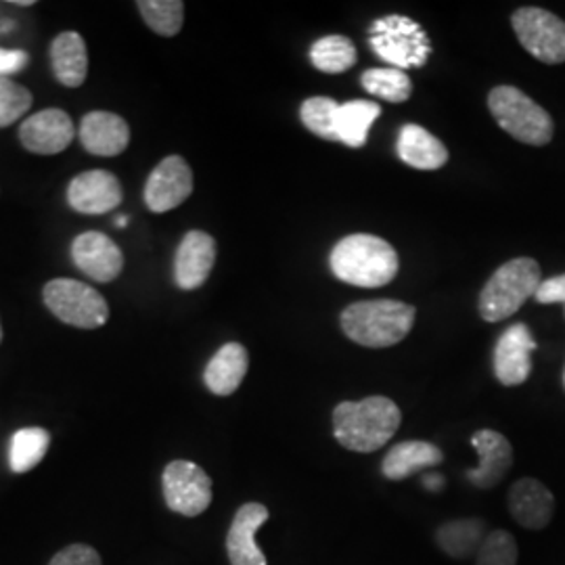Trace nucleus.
Here are the masks:
<instances>
[{
	"mask_svg": "<svg viewBox=\"0 0 565 565\" xmlns=\"http://www.w3.org/2000/svg\"><path fill=\"white\" fill-rule=\"evenodd\" d=\"M486 536V524L478 518L452 520L436 530V543L452 559H469L478 555Z\"/></svg>",
	"mask_w": 565,
	"mask_h": 565,
	"instance_id": "obj_24",
	"label": "nucleus"
},
{
	"mask_svg": "<svg viewBox=\"0 0 565 565\" xmlns=\"http://www.w3.org/2000/svg\"><path fill=\"white\" fill-rule=\"evenodd\" d=\"M28 63L25 51H4L0 49V78H9L11 74H18Z\"/></svg>",
	"mask_w": 565,
	"mask_h": 565,
	"instance_id": "obj_35",
	"label": "nucleus"
},
{
	"mask_svg": "<svg viewBox=\"0 0 565 565\" xmlns=\"http://www.w3.org/2000/svg\"><path fill=\"white\" fill-rule=\"evenodd\" d=\"M471 446L476 448L480 463L467 471L469 482L482 490L501 484L513 465V448L503 434L494 429H478L471 436Z\"/></svg>",
	"mask_w": 565,
	"mask_h": 565,
	"instance_id": "obj_16",
	"label": "nucleus"
},
{
	"mask_svg": "<svg viewBox=\"0 0 565 565\" xmlns=\"http://www.w3.org/2000/svg\"><path fill=\"white\" fill-rule=\"evenodd\" d=\"M193 193V170L181 156H168L153 168L145 184V203L151 212L177 210Z\"/></svg>",
	"mask_w": 565,
	"mask_h": 565,
	"instance_id": "obj_10",
	"label": "nucleus"
},
{
	"mask_svg": "<svg viewBox=\"0 0 565 565\" xmlns=\"http://www.w3.org/2000/svg\"><path fill=\"white\" fill-rule=\"evenodd\" d=\"M403 424L398 404L385 396L359 403L345 401L333 411V436L352 452H375L387 445Z\"/></svg>",
	"mask_w": 565,
	"mask_h": 565,
	"instance_id": "obj_1",
	"label": "nucleus"
},
{
	"mask_svg": "<svg viewBox=\"0 0 565 565\" xmlns=\"http://www.w3.org/2000/svg\"><path fill=\"white\" fill-rule=\"evenodd\" d=\"M364 90L373 97L387 103H404L413 95V82L403 70L394 67H375L366 70L361 76Z\"/></svg>",
	"mask_w": 565,
	"mask_h": 565,
	"instance_id": "obj_28",
	"label": "nucleus"
},
{
	"mask_svg": "<svg viewBox=\"0 0 565 565\" xmlns=\"http://www.w3.org/2000/svg\"><path fill=\"white\" fill-rule=\"evenodd\" d=\"M142 20L160 36H177L184 21V2L181 0H139Z\"/></svg>",
	"mask_w": 565,
	"mask_h": 565,
	"instance_id": "obj_30",
	"label": "nucleus"
},
{
	"mask_svg": "<svg viewBox=\"0 0 565 565\" xmlns=\"http://www.w3.org/2000/svg\"><path fill=\"white\" fill-rule=\"evenodd\" d=\"M520 44L546 65L565 63V21L541 7H522L511 15Z\"/></svg>",
	"mask_w": 565,
	"mask_h": 565,
	"instance_id": "obj_8",
	"label": "nucleus"
},
{
	"mask_svg": "<svg viewBox=\"0 0 565 565\" xmlns=\"http://www.w3.org/2000/svg\"><path fill=\"white\" fill-rule=\"evenodd\" d=\"M417 310L398 300L350 303L342 312L343 333L364 348H390L403 342L415 324Z\"/></svg>",
	"mask_w": 565,
	"mask_h": 565,
	"instance_id": "obj_3",
	"label": "nucleus"
},
{
	"mask_svg": "<svg viewBox=\"0 0 565 565\" xmlns=\"http://www.w3.org/2000/svg\"><path fill=\"white\" fill-rule=\"evenodd\" d=\"M82 147L99 158H116L128 149L130 128L128 121L111 111L86 114L78 128Z\"/></svg>",
	"mask_w": 565,
	"mask_h": 565,
	"instance_id": "obj_18",
	"label": "nucleus"
},
{
	"mask_svg": "<svg viewBox=\"0 0 565 565\" xmlns=\"http://www.w3.org/2000/svg\"><path fill=\"white\" fill-rule=\"evenodd\" d=\"M166 505L184 518H198L212 503V480L193 461H172L163 469Z\"/></svg>",
	"mask_w": 565,
	"mask_h": 565,
	"instance_id": "obj_9",
	"label": "nucleus"
},
{
	"mask_svg": "<svg viewBox=\"0 0 565 565\" xmlns=\"http://www.w3.org/2000/svg\"><path fill=\"white\" fill-rule=\"evenodd\" d=\"M543 282L541 266L534 258H513L497 268L480 294L478 310L486 323H501L513 317Z\"/></svg>",
	"mask_w": 565,
	"mask_h": 565,
	"instance_id": "obj_4",
	"label": "nucleus"
},
{
	"mask_svg": "<svg viewBox=\"0 0 565 565\" xmlns=\"http://www.w3.org/2000/svg\"><path fill=\"white\" fill-rule=\"evenodd\" d=\"M564 382H565V375H564Z\"/></svg>",
	"mask_w": 565,
	"mask_h": 565,
	"instance_id": "obj_40",
	"label": "nucleus"
},
{
	"mask_svg": "<svg viewBox=\"0 0 565 565\" xmlns=\"http://www.w3.org/2000/svg\"><path fill=\"white\" fill-rule=\"evenodd\" d=\"M534 298L539 303H564L565 306V273L541 282Z\"/></svg>",
	"mask_w": 565,
	"mask_h": 565,
	"instance_id": "obj_34",
	"label": "nucleus"
},
{
	"mask_svg": "<svg viewBox=\"0 0 565 565\" xmlns=\"http://www.w3.org/2000/svg\"><path fill=\"white\" fill-rule=\"evenodd\" d=\"M518 543L507 530L488 532L476 555V565H518Z\"/></svg>",
	"mask_w": 565,
	"mask_h": 565,
	"instance_id": "obj_32",
	"label": "nucleus"
},
{
	"mask_svg": "<svg viewBox=\"0 0 565 565\" xmlns=\"http://www.w3.org/2000/svg\"><path fill=\"white\" fill-rule=\"evenodd\" d=\"M270 513L260 503H245L233 518L226 536V553L231 565H266L260 546L256 545V532L268 522Z\"/></svg>",
	"mask_w": 565,
	"mask_h": 565,
	"instance_id": "obj_17",
	"label": "nucleus"
},
{
	"mask_svg": "<svg viewBox=\"0 0 565 565\" xmlns=\"http://www.w3.org/2000/svg\"><path fill=\"white\" fill-rule=\"evenodd\" d=\"M42 298L61 323L78 329H99L109 319V303L102 294L76 279H53L44 285Z\"/></svg>",
	"mask_w": 565,
	"mask_h": 565,
	"instance_id": "obj_7",
	"label": "nucleus"
},
{
	"mask_svg": "<svg viewBox=\"0 0 565 565\" xmlns=\"http://www.w3.org/2000/svg\"><path fill=\"white\" fill-rule=\"evenodd\" d=\"M424 486L427 490H431V492H438L445 486V478L438 476V473H425Z\"/></svg>",
	"mask_w": 565,
	"mask_h": 565,
	"instance_id": "obj_36",
	"label": "nucleus"
},
{
	"mask_svg": "<svg viewBox=\"0 0 565 565\" xmlns=\"http://www.w3.org/2000/svg\"><path fill=\"white\" fill-rule=\"evenodd\" d=\"M49 565H102V557L93 546L70 545L60 551Z\"/></svg>",
	"mask_w": 565,
	"mask_h": 565,
	"instance_id": "obj_33",
	"label": "nucleus"
},
{
	"mask_svg": "<svg viewBox=\"0 0 565 565\" xmlns=\"http://www.w3.org/2000/svg\"><path fill=\"white\" fill-rule=\"evenodd\" d=\"M380 116H382V107L377 103L364 102V99L343 103L338 111L340 142H343L345 147H352V149L364 147L369 130Z\"/></svg>",
	"mask_w": 565,
	"mask_h": 565,
	"instance_id": "obj_25",
	"label": "nucleus"
},
{
	"mask_svg": "<svg viewBox=\"0 0 565 565\" xmlns=\"http://www.w3.org/2000/svg\"><path fill=\"white\" fill-rule=\"evenodd\" d=\"M507 503L511 518L525 530H543L555 513L553 492L534 478H524L511 486Z\"/></svg>",
	"mask_w": 565,
	"mask_h": 565,
	"instance_id": "obj_19",
	"label": "nucleus"
},
{
	"mask_svg": "<svg viewBox=\"0 0 565 565\" xmlns=\"http://www.w3.org/2000/svg\"><path fill=\"white\" fill-rule=\"evenodd\" d=\"M369 46L394 70L424 67L434 46L424 28L404 15H385L369 25Z\"/></svg>",
	"mask_w": 565,
	"mask_h": 565,
	"instance_id": "obj_6",
	"label": "nucleus"
},
{
	"mask_svg": "<svg viewBox=\"0 0 565 565\" xmlns=\"http://www.w3.org/2000/svg\"><path fill=\"white\" fill-rule=\"evenodd\" d=\"M338 111L340 105L331 97H310L300 107L302 124L319 139L340 142L338 137Z\"/></svg>",
	"mask_w": 565,
	"mask_h": 565,
	"instance_id": "obj_29",
	"label": "nucleus"
},
{
	"mask_svg": "<svg viewBox=\"0 0 565 565\" xmlns=\"http://www.w3.org/2000/svg\"><path fill=\"white\" fill-rule=\"evenodd\" d=\"M539 348L530 327L511 324L494 348V375L507 387L522 385L532 373V352Z\"/></svg>",
	"mask_w": 565,
	"mask_h": 565,
	"instance_id": "obj_11",
	"label": "nucleus"
},
{
	"mask_svg": "<svg viewBox=\"0 0 565 565\" xmlns=\"http://www.w3.org/2000/svg\"><path fill=\"white\" fill-rule=\"evenodd\" d=\"M76 137V126L63 109H42L20 126V141L28 151L39 156H57Z\"/></svg>",
	"mask_w": 565,
	"mask_h": 565,
	"instance_id": "obj_12",
	"label": "nucleus"
},
{
	"mask_svg": "<svg viewBox=\"0 0 565 565\" xmlns=\"http://www.w3.org/2000/svg\"><path fill=\"white\" fill-rule=\"evenodd\" d=\"M72 260L93 281L111 282L120 277L124 254L99 231H86L72 243Z\"/></svg>",
	"mask_w": 565,
	"mask_h": 565,
	"instance_id": "obj_14",
	"label": "nucleus"
},
{
	"mask_svg": "<svg viewBox=\"0 0 565 565\" xmlns=\"http://www.w3.org/2000/svg\"><path fill=\"white\" fill-rule=\"evenodd\" d=\"M443 450L431 443L424 440H406L401 445L392 446L382 463V473L387 480L401 482L419 471L438 467L443 463Z\"/></svg>",
	"mask_w": 565,
	"mask_h": 565,
	"instance_id": "obj_22",
	"label": "nucleus"
},
{
	"mask_svg": "<svg viewBox=\"0 0 565 565\" xmlns=\"http://www.w3.org/2000/svg\"><path fill=\"white\" fill-rule=\"evenodd\" d=\"M216 242L203 231H189L174 256V281L184 289H200L216 264Z\"/></svg>",
	"mask_w": 565,
	"mask_h": 565,
	"instance_id": "obj_15",
	"label": "nucleus"
},
{
	"mask_svg": "<svg viewBox=\"0 0 565 565\" xmlns=\"http://www.w3.org/2000/svg\"><path fill=\"white\" fill-rule=\"evenodd\" d=\"M396 151L401 162L417 170H440L448 162L445 142L419 124H404L398 132Z\"/></svg>",
	"mask_w": 565,
	"mask_h": 565,
	"instance_id": "obj_21",
	"label": "nucleus"
},
{
	"mask_svg": "<svg viewBox=\"0 0 565 565\" xmlns=\"http://www.w3.org/2000/svg\"><path fill=\"white\" fill-rule=\"evenodd\" d=\"M34 97L21 86L20 82L11 78H0V128H7L20 120L32 109Z\"/></svg>",
	"mask_w": 565,
	"mask_h": 565,
	"instance_id": "obj_31",
	"label": "nucleus"
},
{
	"mask_svg": "<svg viewBox=\"0 0 565 565\" xmlns=\"http://www.w3.org/2000/svg\"><path fill=\"white\" fill-rule=\"evenodd\" d=\"M488 109L497 124L515 141L545 147L555 135V124L536 102L515 86H497L488 95Z\"/></svg>",
	"mask_w": 565,
	"mask_h": 565,
	"instance_id": "obj_5",
	"label": "nucleus"
},
{
	"mask_svg": "<svg viewBox=\"0 0 565 565\" xmlns=\"http://www.w3.org/2000/svg\"><path fill=\"white\" fill-rule=\"evenodd\" d=\"M116 224H118V226H120V228H124V226H126V224H128V218H126V216H120V218H118V221H116Z\"/></svg>",
	"mask_w": 565,
	"mask_h": 565,
	"instance_id": "obj_38",
	"label": "nucleus"
},
{
	"mask_svg": "<svg viewBox=\"0 0 565 565\" xmlns=\"http://www.w3.org/2000/svg\"><path fill=\"white\" fill-rule=\"evenodd\" d=\"M0 342H2V327H0Z\"/></svg>",
	"mask_w": 565,
	"mask_h": 565,
	"instance_id": "obj_39",
	"label": "nucleus"
},
{
	"mask_svg": "<svg viewBox=\"0 0 565 565\" xmlns=\"http://www.w3.org/2000/svg\"><path fill=\"white\" fill-rule=\"evenodd\" d=\"M15 4H18V7H32L34 2H32V0H18Z\"/></svg>",
	"mask_w": 565,
	"mask_h": 565,
	"instance_id": "obj_37",
	"label": "nucleus"
},
{
	"mask_svg": "<svg viewBox=\"0 0 565 565\" xmlns=\"http://www.w3.org/2000/svg\"><path fill=\"white\" fill-rule=\"evenodd\" d=\"M329 264L340 281L364 289H377L394 281L401 268L396 249L382 237L366 233L348 235L335 243Z\"/></svg>",
	"mask_w": 565,
	"mask_h": 565,
	"instance_id": "obj_2",
	"label": "nucleus"
},
{
	"mask_svg": "<svg viewBox=\"0 0 565 565\" xmlns=\"http://www.w3.org/2000/svg\"><path fill=\"white\" fill-rule=\"evenodd\" d=\"M51 67L55 78L67 88H81L86 82L88 53L78 32H61L51 42Z\"/></svg>",
	"mask_w": 565,
	"mask_h": 565,
	"instance_id": "obj_23",
	"label": "nucleus"
},
{
	"mask_svg": "<svg viewBox=\"0 0 565 565\" xmlns=\"http://www.w3.org/2000/svg\"><path fill=\"white\" fill-rule=\"evenodd\" d=\"M51 434L42 427H23L13 434L9 446V465L15 473H28L49 452Z\"/></svg>",
	"mask_w": 565,
	"mask_h": 565,
	"instance_id": "obj_26",
	"label": "nucleus"
},
{
	"mask_svg": "<svg viewBox=\"0 0 565 565\" xmlns=\"http://www.w3.org/2000/svg\"><path fill=\"white\" fill-rule=\"evenodd\" d=\"M121 184L107 170H88L74 177L67 186V203L81 214H107L120 205Z\"/></svg>",
	"mask_w": 565,
	"mask_h": 565,
	"instance_id": "obj_13",
	"label": "nucleus"
},
{
	"mask_svg": "<svg viewBox=\"0 0 565 565\" xmlns=\"http://www.w3.org/2000/svg\"><path fill=\"white\" fill-rule=\"evenodd\" d=\"M249 369V354L242 343L228 342L212 356L203 371L205 387L216 396H231L239 390Z\"/></svg>",
	"mask_w": 565,
	"mask_h": 565,
	"instance_id": "obj_20",
	"label": "nucleus"
},
{
	"mask_svg": "<svg viewBox=\"0 0 565 565\" xmlns=\"http://www.w3.org/2000/svg\"><path fill=\"white\" fill-rule=\"evenodd\" d=\"M310 61L323 74H343L359 61L354 42L345 36H324L310 46Z\"/></svg>",
	"mask_w": 565,
	"mask_h": 565,
	"instance_id": "obj_27",
	"label": "nucleus"
}]
</instances>
